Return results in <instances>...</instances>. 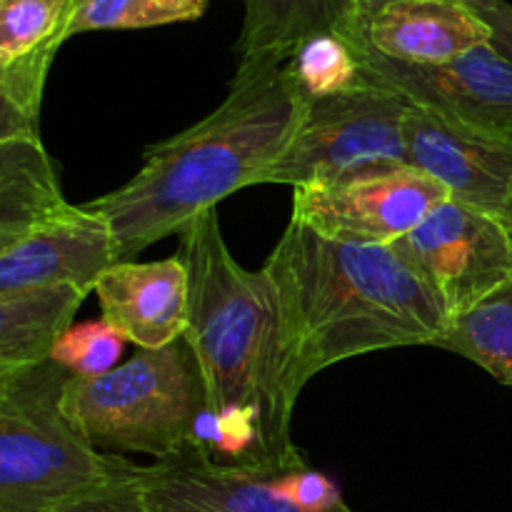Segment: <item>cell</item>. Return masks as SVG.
<instances>
[{"instance_id": "5bb4252c", "label": "cell", "mask_w": 512, "mask_h": 512, "mask_svg": "<svg viewBox=\"0 0 512 512\" xmlns=\"http://www.w3.org/2000/svg\"><path fill=\"white\" fill-rule=\"evenodd\" d=\"M365 38L385 58L435 65L490 43V28L460 0H398L370 15Z\"/></svg>"}, {"instance_id": "6da1fadb", "label": "cell", "mask_w": 512, "mask_h": 512, "mask_svg": "<svg viewBox=\"0 0 512 512\" xmlns=\"http://www.w3.org/2000/svg\"><path fill=\"white\" fill-rule=\"evenodd\" d=\"M263 270L275 293L283 388L293 408L330 365L435 345L453 325L438 290L395 245L330 240L290 220Z\"/></svg>"}, {"instance_id": "d6986e66", "label": "cell", "mask_w": 512, "mask_h": 512, "mask_svg": "<svg viewBox=\"0 0 512 512\" xmlns=\"http://www.w3.org/2000/svg\"><path fill=\"white\" fill-rule=\"evenodd\" d=\"M208 0H70L63 40L93 30H140L203 18Z\"/></svg>"}, {"instance_id": "30bf717a", "label": "cell", "mask_w": 512, "mask_h": 512, "mask_svg": "<svg viewBox=\"0 0 512 512\" xmlns=\"http://www.w3.org/2000/svg\"><path fill=\"white\" fill-rule=\"evenodd\" d=\"M410 168L450 190V198L503 215L512 200V135L485 133L410 105L405 118Z\"/></svg>"}, {"instance_id": "9a60e30c", "label": "cell", "mask_w": 512, "mask_h": 512, "mask_svg": "<svg viewBox=\"0 0 512 512\" xmlns=\"http://www.w3.org/2000/svg\"><path fill=\"white\" fill-rule=\"evenodd\" d=\"M323 33L345 40L365 33L358 0H243L235 70L288 63L305 40Z\"/></svg>"}, {"instance_id": "2e32d148", "label": "cell", "mask_w": 512, "mask_h": 512, "mask_svg": "<svg viewBox=\"0 0 512 512\" xmlns=\"http://www.w3.org/2000/svg\"><path fill=\"white\" fill-rule=\"evenodd\" d=\"M70 208L43 140H0V250Z\"/></svg>"}, {"instance_id": "7c38bea8", "label": "cell", "mask_w": 512, "mask_h": 512, "mask_svg": "<svg viewBox=\"0 0 512 512\" xmlns=\"http://www.w3.org/2000/svg\"><path fill=\"white\" fill-rule=\"evenodd\" d=\"M140 495L153 512H315L283 498L265 478L215 463L205 448L178 450L140 465ZM325 512H355L338 505Z\"/></svg>"}, {"instance_id": "7a4b0ae2", "label": "cell", "mask_w": 512, "mask_h": 512, "mask_svg": "<svg viewBox=\"0 0 512 512\" xmlns=\"http://www.w3.org/2000/svg\"><path fill=\"white\" fill-rule=\"evenodd\" d=\"M305 98L283 65L235 70L208 118L145 150V163L113 193L90 200L110 223L118 263L173 233L273 168L298 130Z\"/></svg>"}, {"instance_id": "e0dca14e", "label": "cell", "mask_w": 512, "mask_h": 512, "mask_svg": "<svg viewBox=\"0 0 512 512\" xmlns=\"http://www.w3.org/2000/svg\"><path fill=\"white\" fill-rule=\"evenodd\" d=\"M78 285L0 293V373L53 358V350L85 300Z\"/></svg>"}, {"instance_id": "5b68a950", "label": "cell", "mask_w": 512, "mask_h": 512, "mask_svg": "<svg viewBox=\"0 0 512 512\" xmlns=\"http://www.w3.org/2000/svg\"><path fill=\"white\" fill-rule=\"evenodd\" d=\"M63 410L98 450L163 460L195 445L208 388L193 348L180 338L165 348H138L100 378H70Z\"/></svg>"}, {"instance_id": "cb8c5ba5", "label": "cell", "mask_w": 512, "mask_h": 512, "mask_svg": "<svg viewBox=\"0 0 512 512\" xmlns=\"http://www.w3.org/2000/svg\"><path fill=\"white\" fill-rule=\"evenodd\" d=\"M268 483L273 485L283 498L293 500L295 505H300V508L305 510L325 512L345 503L338 485H335L328 475L318 473V470H310V468L295 470V473H285V475H278V478H270Z\"/></svg>"}, {"instance_id": "44dd1931", "label": "cell", "mask_w": 512, "mask_h": 512, "mask_svg": "<svg viewBox=\"0 0 512 512\" xmlns=\"http://www.w3.org/2000/svg\"><path fill=\"white\" fill-rule=\"evenodd\" d=\"M60 40L0 65V140L33 135L40 138V105L50 63L60 50Z\"/></svg>"}, {"instance_id": "3957f363", "label": "cell", "mask_w": 512, "mask_h": 512, "mask_svg": "<svg viewBox=\"0 0 512 512\" xmlns=\"http://www.w3.org/2000/svg\"><path fill=\"white\" fill-rule=\"evenodd\" d=\"M178 255L190 275L185 340L208 388V410L253 408L260 415V475L278 478L308 468L293 443V413L283 388L278 310L268 273L233 258L218 208L205 210L180 233Z\"/></svg>"}, {"instance_id": "4fadbf2b", "label": "cell", "mask_w": 512, "mask_h": 512, "mask_svg": "<svg viewBox=\"0 0 512 512\" xmlns=\"http://www.w3.org/2000/svg\"><path fill=\"white\" fill-rule=\"evenodd\" d=\"M103 318L138 348H165L185 338L190 305V275L183 258L153 263L123 260L100 275Z\"/></svg>"}, {"instance_id": "8992f818", "label": "cell", "mask_w": 512, "mask_h": 512, "mask_svg": "<svg viewBox=\"0 0 512 512\" xmlns=\"http://www.w3.org/2000/svg\"><path fill=\"white\" fill-rule=\"evenodd\" d=\"M408 110L403 95L368 83L330 98H305L293 143L260 185H330L408 168Z\"/></svg>"}, {"instance_id": "4316f807", "label": "cell", "mask_w": 512, "mask_h": 512, "mask_svg": "<svg viewBox=\"0 0 512 512\" xmlns=\"http://www.w3.org/2000/svg\"><path fill=\"white\" fill-rule=\"evenodd\" d=\"M500 218H503V223L508 225V230H510V238H512V200H510V205H508V208L503 210V215H500Z\"/></svg>"}, {"instance_id": "603a6c76", "label": "cell", "mask_w": 512, "mask_h": 512, "mask_svg": "<svg viewBox=\"0 0 512 512\" xmlns=\"http://www.w3.org/2000/svg\"><path fill=\"white\" fill-rule=\"evenodd\" d=\"M125 343L128 338L113 323L105 318L90 320L65 330L55 345L53 360L73 378H100L118 368Z\"/></svg>"}, {"instance_id": "277c9868", "label": "cell", "mask_w": 512, "mask_h": 512, "mask_svg": "<svg viewBox=\"0 0 512 512\" xmlns=\"http://www.w3.org/2000/svg\"><path fill=\"white\" fill-rule=\"evenodd\" d=\"M70 378L53 358L0 373V512H55L135 470L70 423Z\"/></svg>"}, {"instance_id": "7402d4cb", "label": "cell", "mask_w": 512, "mask_h": 512, "mask_svg": "<svg viewBox=\"0 0 512 512\" xmlns=\"http://www.w3.org/2000/svg\"><path fill=\"white\" fill-rule=\"evenodd\" d=\"M70 0H0V65L63 40Z\"/></svg>"}, {"instance_id": "ffe728a7", "label": "cell", "mask_w": 512, "mask_h": 512, "mask_svg": "<svg viewBox=\"0 0 512 512\" xmlns=\"http://www.w3.org/2000/svg\"><path fill=\"white\" fill-rule=\"evenodd\" d=\"M285 68L305 98H330L365 85L358 53L338 33L308 38L290 55Z\"/></svg>"}, {"instance_id": "484cf974", "label": "cell", "mask_w": 512, "mask_h": 512, "mask_svg": "<svg viewBox=\"0 0 512 512\" xmlns=\"http://www.w3.org/2000/svg\"><path fill=\"white\" fill-rule=\"evenodd\" d=\"M358 3H360V10H363V15H365V23H368L370 15H375L378 10H383L385 5L398 3V0H358Z\"/></svg>"}, {"instance_id": "9c48e42d", "label": "cell", "mask_w": 512, "mask_h": 512, "mask_svg": "<svg viewBox=\"0 0 512 512\" xmlns=\"http://www.w3.org/2000/svg\"><path fill=\"white\" fill-rule=\"evenodd\" d=\"M450 190L415 168L363 175L330 185L293 188V223L330 240L395 245L413 233Z\"/></svg>"}, {"instance_id": "52a82bcc", "label": "cell", "mask_w": 512, "mask_h": 512, "mask_svg": "<svg viewBox=\"0 0 512 512\" xmlns=\"http://www.w3.org/2000/svg\"><path fill=\"white\" fill-rule=\"evenodd\" d=\"M395 248L428 278L450 318L512 285V238L503 218L448 198Z\"/></svg>"}, {"instance_id": "ac0fdd59", "label": "cell", "mask_w": 512, "mask_h": 512, "mask_svg": "<svg viewBox=\"0 0 512 512\" xmlns=\"http://www.w3.org/2000/svg\"><path fill=\"white\" fill-rule=\"evenodd\" d=\"M435 348L468 358L512 388V285L455 318Z\"/></svg>"}, {"instance_id": "8fae6325", "label": "cell", "mask_w": 512, "mask_h": 512, "mask_svg": "<svg viewBox=\"0 0 512 512\" xmlns=\"http://www.w3.org/2000/svg\"><path fill=\"white\" fill-rule=\"evenodd\" d=\"M115 263L108 220L85 205H70L63 215L0 250V293L48 285H78L90 293Z\"/></svg>"}, {"instance_id": "d4e9b609", "label": "cell", "mask_w": 512, "mask_h": 512, "mask_svg": "<svg viewBox=\"0 0 512 512\" xmlns=\"http://www.w3.org/2000/svg\"><path fill=\"white\" fill-rule=\"evenodd\" d=\"M138 470L140 465H135L133 473H128L125 478L115 480V483L105 485V488L95 490V493L85 495L75 503L63 505L55 512H153L140 495Z\"/></svg>"}, {"instance_id": "ba28073f", "label": "cell", "mask_w": 512, "mask_h": 512, "mask_svg": "<svg viewBox=\"0 0 512 512\" xmlns=\"http://www.w3.org/2000/svg\"><path fill=\"white\" fill-rule=\"evenodd\" d=\"M348 43L358 53L368 85L393 90L415 108L468 128L512 135V63L493 43L435 65L385 58L368 43L365 33Z\"/></svg>"}]
</instances>
